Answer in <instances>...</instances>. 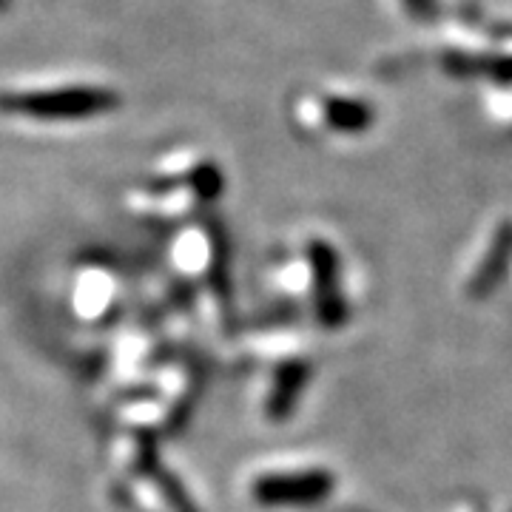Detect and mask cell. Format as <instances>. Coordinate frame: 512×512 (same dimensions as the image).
Here are the masks:
<instances>
[{
  "label": "cell",
  "mask_w": 512,
  "mask_h": 512,
  "mask_svg": "<svg viewBox=\"0 0 512 512\" xmlns=\"http://www.w3.org/2000/svg\"><path fill=\"white\" fill-rule=\"evenodd\" d=\"M117 106V97L106 89H52V92H26V94H3L0 109L29 114V117H92L100 111H109Z\"/></svg>",
  "instance_id": "6da1fadb"
}]
</instances>
